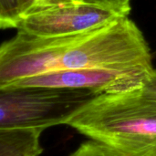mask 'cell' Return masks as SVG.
Segmentation results:
<instances>
[{
	"label": "cell",
	"instance_id": "obj_9",
	"mask_svg": "<svg viewBox=\"0 0 156 156\" xmlns=\"http://www.w3.org/2000/svg\"><path fill=\"white\" fill-rule=\"evenodd\" d=\"M69 156H112L110 153L94 142L82 144Z\"/></svg>",
	"mask_w": 156,
	"mask_h": 156
},
{
	"label": "cell",
	"instance_id": "obj_10",
	"mask_svg": "<svg viewBox=\"0 0 156 156\" xmlns=\"http://www.w3.org/2000/svg\"><path fill=\"white\" fill-rule=\"evenodd\" d=\"M70 1H74V2H80V1H83V0H70Z\"/></svg>",
	"mask_w": 156,
	"mask_h": 156
},
{
	"label": "cell",
	"instance_id": "obj_6",
	"mask_svg": "<svg viewBox=\"0 0 156 156\" xmlns=\"http://www.w3.org/2000/svg\"><path fill=\"white\" fill-rule=\"evenodd\" d=\"M21 20L20 0H0V29H17Z\"/></svg>",
	"mask_w": 156,
	"mask_h": 156
},
{
	"label": "cell",
	"instance_id": "obj_3",
	"mask_svg": "<svg viewBox=\"0 0 156 156\" xmlns=\"http://www.w3.org/2000/svg\"><path fill=\"white\" fill-rule=\"evenodd\" d=\"M132 0H83L55 5L22 18L17 30L39 37L94 31L129 17Z\"/></svg>",
	"mask_w": 156,
	"mask_h": 156
},
{
	"label": "cell",
	"instance_id": "obj_5",
	"mask_svg": "<svg viewBox=\"0 0 156 156\" xmlns=\"http://www.w3.org/2000/svg\"><path fill=\"white\" fill-rule=\"evenodd\" d=\"M42 130L0 131V156H40Z\"/></svg>",
	"mask_w": 156,
	"mask_h": 156
},
{
	"label": "cell",
	"instance_id": "obj_1",
	"mask_svg": "<svg viewBox=\"0 0 156 156\" xmlns=\"http://www.w3.org/2000/svg\"><path fill=\"white\" fill-rule=\"evenodd\" d=\"M66 125L112 156H156V105L145 100L138 89L97 95Z\"/></svg>",
	"mask_w": 156,
	"mask_h": 156
},
{
	"label": "cell",
	"instance_id": "obj_8",
	"mask_svg": "<svg viewBox=\"0 0 156 156\" xmlns=\"http://www.w3.org/2000/svg\"><path fill=\"white\" fill-rule=\"evenodd\" d=\"M139 93L148 101L156 105V69H154L145 78L142 86L138 88Z\"/></svg>",
	"mask_w": 156,
	"mask_h": 156
},
{
	"label": "cell",
	"instance_id": "obj_4",
	"mask_svg": "<svg viewBox=\"0 0 156 156\" xmlns=\"http://www.w3.org/2000/svg\"><path fill=\"white\" fill-rule=\"evenodd\" d=\"M152 69H80L53 71L18 80L6 87L86 90L96 94L129 91L142 86Z\"/></svg>",
	"mask_w": 156,
	"mask_h": 156
},
{
	"label": "cell",
	"instance_id": "obj_2",
	"mask_svg": "<svg viewBox=\"0 0 156 156\" xmlns=\"http://www.w3.org/2000/svg\"><path fill=\"white\" fill-rule=\"evenodd\" d=\"M96 94L86 90L0 88V131L45 129L66 124Z\"/></svg>",
	"mask_w": 156,
	"mask_h": 156
},
{
	"label": "cell",
	"instance_id": "obj_7",
	"mask_svg": "<svg viewBox=\"0 0 156 156\" xmlns=\"http://www.w3.org/2000/svg\"><path fill=\"white\" fill-rule=\"evenodd\" d=\"M69 1L70 0H20L22 18L49 6Z\"/></svg>",
	"mask_w": 156,
	"mask_h": 156
}]
</instances>
